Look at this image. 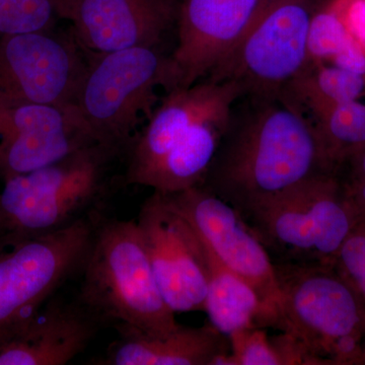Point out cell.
<instances>
[{"label":"cell","mask_w":365,"mask_h":365,"mask_svg":"<svg viewBox=\"0 0 365 365\" xmlns=\"http://www.w3.org/2000/svg\"><path fill=\"white\" fill-rule=\"evenodd\" d=\"M324 0H259L248 26L208 79L242 95L283 93L309 67V36Z\"/></svg>","instance_id":"7"},{"label":"cell","mask_w":365,"mask_h":365,"mask_svg":"<svg viewBox=\"0 0 365 365\" xmlns=\"http://www.w3.org/2000/svg\"><path fill=\"white\" fill-rule=\"evenodd\" d=\"M242 217L278 263L335 265L359 225L336 174L313 178Z\"/></svg>","instance_id":"5"},{"label":"cell","mask_w":365,"mask_h":365,"mask_svg":"<svg viewBox=\"0 0 365 365\" xmlns=\"http://www.w3.org/2000/svg\"><path fill=\"white\" fill-rule=\"evenodd\" d=\"M327 4L365 52V0H327Z\"/></svg>","instance_id":"26"},{"label":"cell","mask_w":365,"mask_h":365,"mask_svg":"<svg viewBox=\"0 0 365 365\" xmlns=\"http://www.w3.org/2000/svg\"><path fill=\"white\" fill-rule=\"evenodd\" d=\"M354 40L339 16L324 0L314 14L309 36V66L330 64Z\"/></svg>","instance_id":"23"},{"label":"cell","mask_w":365,"mask_h":365,"mask_svg":"<svg viewBox=\"0 0 365 365\" xmlns=\"http://www.w3.org/2000/svg\"><path fill=\"white\" fill-rule=\"evenodd\" d=\"M122 153L97 143L4 180L0 191V251L69 227L98 213Z\"/></svg>","instance_id":"2"},{"label":"cell","mask_w":365,"mask_h":365,"mask_svg":"<svg viewBox=\"0 0 365 365\" xmlns=\"http://www.w3.org/2000/svg\"><path fill=\"white\" fill-rule=\"evenodd\" d=\"M73 0H0V38L52 31L58 19L69 20Z\"/></svg>","instance_id":"22"},{"label":"cell","mask_w":365,"mask_h":365,"mask_svg":"<svg viewBox=\"0 0 365 365\" xmlns=\"http://www.w3.org/2000/svg\"><path fill=\"white\" fill-rule=\"evenodd\" d=\"M259 0H181L170 55L175 88L208 78L242 37Z\"/></svg>","instance_id":"13"},{"label":"cell","mask_w":365,"mask_h":365,"mask_svg":"<svg viewBox=\"0 0 365 365\" xmlns=\"http://www.w3.org/2000/svg\"><path fill=\"white\" fill-rule=\"evenodd\" d=\"M163 195L215 256L253 288L267 328L279 330L281 295L272 259L237 210L202 186Z\"/></svg>","instance_id":"10"},{"label":"cell","mask_w":365,"mask_h":365,"mask_svg":"<svg viewBox=\"0 0 365 365\" xmlns=\"http://www.w3.org/2000/svg\"><path fill=\"white\" fill-rule=\"evenodd\" d=\"M136 223L170 309L175 314L205 311L207 256L195 228L158 192L141 206Z\"/></svg>","instance_id":"11"},{"label":"cell","mask_w":365,"mask_h":365,"mask_svg":"<svg viewBox=\"0 0 365 365\" xmlns=\"http://www.w3.org/2000/svg\"><path fill=\"white\" fill-rule=\"evenodd\" d=\"M79 274L78 299L104 323L153 336L179 328L155 280L136 220L100 217Z\"/></svg>","instance_id":"3"},{"label":"cell","mask_w":365,"mask_h":365,"mask_svg":"<svg viewBox=\"0 0 365 365\" xmlns=\"http://www.w3.org/2000/svg\"><path fill=\"white\" fill-rule=\"evenodd\" d=\"M81 47L73 33L0 38V108L76 105L88 67Z\"/></svg>","instance_id":"9"},{"label":"cell","mask_w":365,"mask_h":365,"mask_svg":"<svg viewBox=\"0 0 365 365\" xmlns=\"http://www.w3.org/2000/svg\"><path fill=\"white\" fill-rule=\"evenodd\" d=\"M0 251V347L20 335L46 302L79 274L98 218Z\"/></svg>","instance_id":"8"},{"label":"cell","mask_w":365,"mask_h":365,"mask_svg":"<svg viewBox=\"0 0 365 365\" xmlns=\"http://www.w3.org/2000/svg\"><path fill=\"white\" fill-rule=\"evenodd\" d=\"M230 108L196 122L144 178L141 186L160 194L179 193L199 186L215 157Z\"/></svg>","instance_id":"18"},{"label":"cell","mask_w":365,"mask_h":365,"mask_svg":"<svg viewBox=\"0 0 365 365\" xmlns=\"http://www.w3.org/2000/svg\"><path fill=\"white\" fill-rule=\"evenodd\" d=\"M228 338L230 353L223 365H285L279 347L264 329H242Z\"/></svg>","instance_id":"24"},{"label":"cell","mask_w":365,"mask_h":365,"mask_svg":"<svg viewBox=\"0 0 365 365\" xmlns=\"http://www.w3.org/2000/svg\"><path fill=\"white\" fill-rule=\"evenodd\" d=\"M174 90L170 55L158 46L95 55L88 63L76 106L98 143L126 153L160 98Z\"/></svg>","instance_id":"6"},{"label":"cell","mask_w":365,"mask_h":365,"mask_svg":"<svg viewBox=\"0 0 365 365\" xmlns=\"http://www.w3.org/2000/svg\"><path fill=\"white\" fill-rule=\"evenodd\" d=\"M336 174L339 176L365 179V148L341 165Z\"/></svg>","instance_id":"27"},{"label":"cell","mask_w":365,"mask_h":365,"mask_svg":"<svg viewBox=\"0 0 365 365\" xmlns=\"http://www.w3.org/2000/svg\"><path fill=\"white\" fill-rule=\"evenodd\" d=\"M311 119L334 172L364 150L365 103L361 100L336 106Z\"/></svg>","instance_id":"21"},{"label":"cell","mask_w":365,"mask_h":365,"mask_svg":"<svg viewBox=\"0 0 365 365\" xmlns=\"http://www.w3.org/2000/svg\"><path fill=\"white\" fill-rule=\"evenodd\" d=\"M280 327L317 365L362 364L365 299L335 265L273 262Z\"/></svg>","instance_id":"4"},{"label":"cell","mask_w":365,"mask_h":365,"mask_svg":"<svg viewBox=\"0 0 365 365\" xmlns=\"http://www.w3.org/2000/svg\"><path fill=\"white\" fill-rule=\"evenodd\" d=\"M336 267L365 299V225L356 227L343 245Z\"/></svg>","instance_id":"25"},{"label":"cell","mask_w":365,"mask_h":365,"mask_svg":"<svg viewBox=\"0 0 365 365\" xmlns=\"http://www.w3.org/2000/svg\"><path fill=\"white\" fill-rule=\"evenodd\" d=\"M362 364H365V339L364 343V350H362Z\"/></svg>","instance_id":"28"},{"label":"cell","mask_w":365,"mask_h":365,"mask_svg":"<svg viewBox=\"0 0 365 365\" xmlns=\"http://www.w3.org/2000/svg\"><path fill=\"white\" fill-rule=\"evenodd\" d=\"M204 246L209 272L204 312L210 323L227 336L252 327L267 328L265 312L253 288L227 268L205 242Z\"/></svg>","instance_id":"19"},{"label":"cell","mask_w":365,"mask_h":365,"mask_svg":"<svg viewBox=\"0 0 365 365\" xmlns=\"http://www.w3.org/2000/svg\"><path fill=\"white\" fill-rule=\"evenodd\" d=\"M78 299L55 294L25 330L0 347V365H64L85 351L102 326Z\"/></svg>","instance_id":"16"},{"label":"cell","mask_w":365,"mask_h":365,"mask_svg":"<svg viewBox=\"0 0 365 365\" xmlns=\"http://www.w3.org/2000/svg\"><path fill=\"white\" fill-rule=\"evenodd\" d=\"M314 118L336 106L365 98V76L331 64H317L294 79L284 90Z\"/></svg>","instance_id":"20"},{"label":"cell","mask_w":365,"mask_h":365,"mask_svg":"<svg viewBox=\"0 0 365 365\" xmlns=\"http://www.w3.org/2000/svg\"><path fill=\"white\" fill-rule=\"evenodd\" d=\"M242 95L237 83L208 78L165 93L125 153L126 182L141 186L144 178L196 122L232 107Z\"/></svg>","instance_id":"14"},{"label":"cell","mask_w":365,"mask_h":365,"mask_svg":"<svg viewBox=\"0 0 365 365\" xmlns=\"http://www.w3.org/2000/svg\"><path fill=\"white\" fill-rule=\"evenodd\" d=\"M181 0H73L69 21L81 48L93 55L155 47L176 25Z\"/></svg>","instance_id":"15"},{"label":"cell","mask_w":365,"mask_h":365,"mask_svg":"<svg viewBox=\"0 0 365 365\" xmlns=\"http://www.w3.org/2000/svg\"><path fill=\"white\" fill-rule=\"evenodd\" d=\"M336 174L313 120L285 91L242 95L232 104L199 186L245 215L321 175Z\"/></svg>","instance_id":"1"},{"label":"cell","mask_w":365,"mask_h":365,"mask_svg":"<svg viewBox=\"0 0 365 365\" xmlns=\"http://www.w3.org/2000/svg\"><path fill=\"white\" fill-rule=\"evenodd\" d=\"M119 338L101 364L106 365H223L230 341L212 324L180 325L165 336L116 328Z\"/></svg>","instance_id":"17"},{"label":"cell","mask_w":365,"mask_h":365,"mask_svg":"<svg viewBox=\"0 0 365 365\" xmlns=\"http://www.w3.org/2000/svg\"><path fill=\"white\" fill-rule=\"evenodd\" d=\"M97 143L76 105L0 108V178L4 181Z\"/></svg>","instance_id":"12"}]
</instances>
